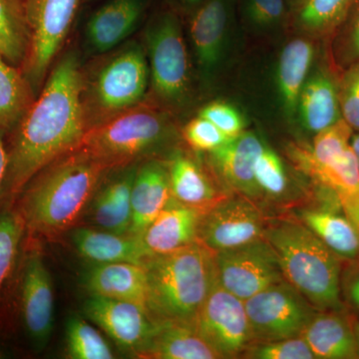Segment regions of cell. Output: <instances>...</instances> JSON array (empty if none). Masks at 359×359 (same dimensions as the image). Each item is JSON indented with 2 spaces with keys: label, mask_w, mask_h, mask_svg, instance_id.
Segmentation results:
<instances>
[{
  "label": "cell",
  "mask_w": 359,
  "mask_h": 359,
  "mask_svg": "<svg viewBox=\"0 0 359 359\" xmlns=\"http://www.w3.org/2000/svg\"><path fill=\"white\" fill-rule=\"evenodd\" d=\"M353 132L344 119L321 130L314 135L311 148L306 149L309 158L320 165L334 162L351 147Z\"/></svg>",
  "instance_id": "34"
},
{
  "label": "cell",
  "mask_w": 359,
  "mask_h": 359,
  "mask_svg": "<svg viewBox=\"0 0 359 359\" xmlns=\"http://www.w3.org/2000/svg\"><path fill=\"white\" fill-rule=\"evenodd\" d=\"M351 148H353V152L355 153L356 157L359 162V131L356 134L353 135L351 138Z\"/></svg>",
  "instance_id": "45"
},
{
  "label": "cell",
  "mask_w": 359,
  "mask_h": 359,
  "mask_svg": "<svg viewBox=\"0 0 359 359\" xmlns=\"http://www.w3.org/2000/svg\"><path fill=\"white\" fill-rule=\"evenodd\" d=\"M264 145L257 134L244 131L209 152L212 169L226 188L252 201L262 197L254 170Z\"/></svg>",
  "instance_id": "15"
},
{
  "label": "cell",
  "mask_w": 359,
  "mask_h": 359,
  "mask_svg": "<svg viewBox=\"0 0 359 359\" xmlns=\"http://www.w3.org/2000/svg\"><path fill=\"white\" fill-rule=\"evenodd\" d=\"M194 327L219 358H242L254 344L245 301L224 289L217 271Z\"/></svg>",
  "instance_id": "11"
},
{
  "label": "cell",
  "mask_w": 359,
  "mask_h": 359,
  "mask_svg": "<svg viewBox=\"0 0 359 359\" xmlns=\"http://www.w3.org/2000/svg\"><path fill=\"white\" fill-rule=\"evenodd\" d=\"M337 29L335 56L339 65L348 66L359 60V0H351L346 18Z\"/></svg>",
  "instance_id": "37"
},
{
  "label": "cell",
  "mask_w": 359,
  "mask_h": 359,
  "mask_svg": "<svg viewBox=\"0 0 359 359\" xmlns=\"http://www.w3.org/2000/svg\"><path fill=\"white\" fill-rule=\"evenodd\" d=\"M339 80L330 69H320L304 82L297 110L302 128L308 133L314 136L342 119Z\"/></svg>",
  "instance_id": "22"
},
{
  "label": "cell",
  "mask_w": 359,
  "mask_h": 359,
  "mask_svg": "<svg viewBox=\"0 0 359 359\" xmlns=\"http://www.w3.org/2000/svg\"><path fill=\"white\" fill-rule=\"evenodd\" d=\"M35 98L36 94L21 68L0 55V128L11 133Z\"/></svg>",
  "instance_id": "30"
},
{
  "label": "cell",
  "mask_w": 359,
  "mask_h": 359,
  "mask_svg": "<svg viewBox=\"0 0 359 359\" xmlns=\"http://www.w3.org/2000/svg\"><path fill=\"white\" fill-rule=\"evenodd\" d=\"M143 11L142 0H110L90 18L86 36L98 53L115 48L136 27Z\"/></svg>",
  "instance_id": "24"
},
{
  "label": "cell",
  "mask_w": 359,
  "mask_h": 359,
  "mask_svg": "<svg viewBox=\"0 0 359 359\" xmlns=\"http://www.w3.org/2000/svg\"><path fill=\"white\" fill-rule=\"evenodd\" d=\"M6 130L0 128V208L4 202V187L8 167V149H7Z\"/></svg>",
  "instance_id": "43"
},
{
  "label": "cell",
  "mask_w": 359,
  "mask_h": 359,
  "mask_svg": "<svg viewBox=\"0 0 359 359\" xmlns=\"http://www.w3.org/2000/svg\"><path fill=\"white\" fill-rule=\"evenodd\" d=\"M316 359L359 358L353 320L344 311H318L301 335Z\"/></svg>",
  "instance_id": "21"
},
{
  "label": "cell",
  "mask_w": 359,
  "mask_h": 359,
  "mask_svg": "<svg viewBox=\"0 0 359 359\" xmlns=\"http://www.w3.org/2000/svg\"><path fill=\"white\" fill-rule=\"evenodd\" d=\"M351 320H353V328L354 335H355L356 344H358V356H359V320L355 318H351Z\"/></svg>",
  "instance_id": "46"
},
{
  "label": "cell",
  "mask_w": 359,
  "mask_h": 359,
  "mask_svg": "<svg viewBox=\"0 0 359 359\" xmlns=\"http://www.w3.org/2000/svg\"><path fill=\"white\" fill-rule=\"evenodd\" d=\"M149 76L147 57L138 44L128 45L106 61L90 85L89 98L83 99L90 128L139 105Z\"/></svg>",
  "instance_id": "6"
},
{
  "label": "cell",
  "mask_w": 359,
  "mask_h": 359,
  "mask_svg": "<svg viewBox=\"0 0 359 359\" xmlns=\"http://www.w3.org/2000/svg\"><path fill=\"white\" fill-rule=\"evenodd\" d=\"M172 198L181 204L209 209L226 196H222L204 169L189 156L174 155L168 163Z\"/></svg>",
  "instance_id": "27"
},
{
  "label": "cell",
  "mask_w": 359,
  "mask_h": 359,
  "mask_svg": "<svg viewBox=\"0 0 359 359\" xmlns=\"http://www.w3.org/2000/svg\"><path fill=\"white\" fill-rule=\"evenodd\" d=\"M83 311L117 346L134 355L147 344L158 323L140 304L101 295L89 294Z\"/></svg>",
  "instance_id": "14"
},
{
  "label": "cell",
  "mask_w": 359,
  "mask_h": 359,
  "mask_svg": "<svg viewBox=\"0 0 359 359\" xmlns=\"http://www.w3.org/2000/svg\"><path fill=\"white\" fill-rule=\"evenodd\" d=\"M248 18L259 27H268L282 20L285 13L283 0H245Z\"/></svg>",
  "instance_id": "41"
},
{
  "label": "cell",
  "mask_w": 359,
  "mask_h": 359,
  "mask_svg": "<svg viewBox=\"0 0 359 359\" xmlns=\"http://www.w3.org/2000/svg\"><path fill=\"white\" fill-rule=\"evenodd\" d=\"M231 0H208L194 14L190 25L196 57L205 75L218 67L223 54Z\"/></svg>",
  "instance_id": "23"
},
{
  "label": "cell",
  "mask_w": 359,
  "mask_h": 359,
  "mask_svg": "<svg viewBox=\"0 0 359 359\" xmlns=\"http://www.w3.org/2000/svg\"><path fill=\"white\" fill-rule=\"evenodd\" d=\"M79 4L80 0H27L29 48L21 70L35 94L45 83Z\"/></svg>",
  "instance_id": "9"
},
{
  "label": "cell",
  "mask_w": 359,
  "mask_h": 359,
  "mask_svg": "<svg viewBox=\"0 0 359 359\" xmlns=\"http://www.w3.org/2000/svg\"><path fill=\"white\" fill-rule=\"evenodd\" d=\"M25 238V222L15 208L2 205L0 208V323L6 325Z\"/></svg>",
  "instance_id": "25"
},
{
  "label": "cell",
  "mask_w": 359,
  "mask_h": 359,
  "mask_svg": "<svg viewBox=\"0 0 359 359\" xmlns=\"http://www.w3.org/2000/svg\"><path fill=\"white\" fill-rule=\"evenodd\" d=\"M183 134L187 143L200 152H212L231 139L212 122L201 116L186 125Z\"/></svg>",
  "instance_id": "39"
},
{
  "label": "cell",
  "mask_w": 359,
  "mask_h": 359,
  "mask_svg": "<svg viewBox=\"0 0 359 359\" xmlns=\"http://www.w3.org/2000/svg\"><path fill=\"white\" fill-rule=\"evenodd\" d=\"M349 263L341 275V294L347 304L359 313V259Z\"/></svg>",
  "instance_id": "42"
},
{
  "label": "cell",
  "mask_w": 359,
  "mask_h": 359,
  "mask_svg": "<svg viewBox=\"0 0 359 359\" xmlns=\"http://www.w3.org/2000/svg\"><path fill=\"white\" fill-rule=\"evenodd\" d=\"M254 342L301 337L318 309L287 280L245 301Z\"/></svg>",
  "instance_id": "10"
},
{
  "label": "cell",
  "mask_w": 359,
  "mask_h": 359,
  "mask_svg": "<svg viewBox=\"0 0 359 359\" xmlns=\"http://www.w3.org/2000/svg\"><path fill=\"white\" fill-rule=\"evenodd\" d=\"M66 355L71 359H113L112 349L102 334L80 316L66 323Z\"/></svg>",
  "instance_id": "32"
},
{
  "label": "cell",
  "mask_w": 359,
  "mask_h": 359,
  "mask_svg": "<svg viewBox=\"0 0 359 359\" xmlns=\"http://www.w3.org/2000/svg\"><path fill=\"white\" fill-rule=\"evenodd\" d=\"M199 116L209 120L226 136L233 138L245 131V120L233 106L226 102L208 104Z\"/></svg>",
  "instance_id": "40"
},
{
  "label": "cell",
  "mask_w": 359,
  "mask_h": 359,
  "mask_svg": "<svg viewBox=\"0 0 359 359\" xmlns=\"http://www.w3.org/2000/svg\"><path fill=\"white\" fill-rule=\"evenodd\" d=\"M351 221L353 222L354 224H355L356 228H358L359 230V209L358 210V212H356L355 214L351 217Z\"/></svg>",
  "instance_id": "48"
},
{
  "label": "cell",
  "mask_w": 359,
  "mask_h": 359,
  "mask_svg": "<svg viewBox=\"0 0 359 359\" xmlns=\"http://www.w3.org/2000/svg\"><path fill=\"white\" fill-rule=\"evenodd\" d=\"M351 0H306L299 22L311 32L325 34L337 30L346 18Z\"/></svg>",
  "instance_id": "33"
},
{
  "label": "cell",
  "mask_w": 359,
  "mask_h": 359,
  "mask_svg": "<svg viewBox=\"0 0 359 359\" xmlns=\"http://www.w3.org/2000/svg\"><path fill=\"white\" fill-rule=\"evenodd\" d=\"M6 325L0 323V359L11 358V351L8 344H6V337L4 335V330Z\"/></svg>",
  "instance_id": "44"
},
{
  "label": "cell",
  "mask_w": 359,
  "mask_h": 359,
  "mask_svg": "<svg viewBox=\"0 0 359 359\" xmlns=\"http://www.w3.org/2000/svg\"><path fill=\"white\" fill-rule=\"evenodd\" d=\"M37 244V238L26 235L9 316L13 309L16 311L30 346L35 353H40L53 332L54 290L50 273Z\"/></svg>",
  "instance_id": "7"
},
{
  "label": "cell",
  "mask_w": 359,
  "mask_h": 359,
  "mask_svg": "<svg viewBox=\"0 0 359 359\" xmlns=\"http://www.w3.org/2000/svg\"><path fill=\"white\" fill-rule=\"evenodd\" d=\"M71 241L78 255L92 264L130 263L145 266L151 257L141 237L84 226L74 229Z\"/></svg>",
  "instance_id": "18"
},
{
  "label": "cell",
  "mask_w": 359,
  "mask_h": 359,
  "mask_svg": "<svg viewBox=\"0 0 359 359\" xmlns=\"http://www.w3.org/2000/svg\"><path fill=\"white\" fill-rule=\"evenodd\" d=\"M111 170L82 146L45 167L13 205L25 222L26 235L53 238L77 226Z\"/></svg>",
  "instance_id": "2"
},
{
  "label": "cell",
  "mask_w": 359,
  "mask_h": 359,
  "mask_svg": "<svg viewBox=\"0 0 359 359\" xmlns=\"http://www.w3.org/2000/svg\"><path fill=\"white\" fill-rule=\"evenodd\" d=\"M150 74L156 95L171 105L185 100L190 84L189 57L178 18L161 14L146 32Z\"/></svg>",
  "instance_id": "8"
},
{
  "label": "cell",
  "mask_w": 359,
  "mask_h": 359,
  "mask_svg": "<svg viewBox=\"0 0 359 359\" xmlns=\"http://www.w3.org/2000/svg\"><path fill=\"white\" fill-rule=\"evenodd\" d=\"M136 163L119 168L118 173L101 182L83 217L85 224L116 233H129L131 226V194Z\"/></svg>",
  "instance_id": "16"
},
{
  "label": "cell",
  "mask_w": 359,
  "mask_h": 359,
  "mask_svg": "<svg viewBox=\"0 0 359 359\" xmlns=\"http://www.w3.org/2000/svg\"><path fill=\"white\" fill-rule=\"evenodd\" d=\"M82 285L89 294L134 302L148 309L147 271L141 264H92L84 273Z\"/></svg>",
  "instance_id": "20"
},
{
  "label": "cell",
  "mask_w": 359,
  "mask_h": 359,
  "mask_svg": "<svg viewBox=\"0 0 359 359\" xmlns=\"http://www.w3.org/2000/svg\"><path fill=\"white\" fill-rule=\"evenodd\" d=\"M29 40L27 0H0V55L21 68Z\"/></svg>",
  "instance_id": "31"
},
{
  "label": "cell",
  "mask_w": 359,
  "mask_h": 359,
  "mask_svg": "<svg viewBox=\"0 0 359 359\" xmlns=\"http://www.w3.org/2000/svg\"><path fill=\"white\" fill-rule=\"evenodd\" d=\"M148 311L159 323L194 325L216 276L215 254L201 243L145 264Z\"/></svg>",
  "instance_id": "3"
},
{
  "label": "cell",
  "mask_w": 359,
  "mask_h": 359,
  "mask_svg": "<svg viewBox=\"0 0 359 359\" xmlns=\"http://www.w3.org/2000/svg\"><path fill=\"white\" fill-rule=\"evenodd\" d=\"M137 358L153 359H218L219 356L194 325L159 323Z\"/></svg>",
  "instance_id": "26"
},
{
  "label": "cell",
  "mask_w": 359,
  "mask_h": 359,
  "mask_svg": "<svg viewBox=\"0 0 359 359\" xmlns=\"http://www.w3.org/2000/svg\"><path fill=\"white\" fill-rule=\"evenodd\" d=\"M340 110L342 119L353 131H359V60L354 61L339 80Z\"/></svg>",
  "instance_id": "38"
},
{
  "label": "cell",
  "mask_w": 359,
  "mask_h": 359,
  "mask_svg": "<svg viewBox=\"0 0 359 359\" xmlns=\"http://www.w3.org/2000/svg\"><path fill=\"white\" fill-rule=\"evenodd\" d=\"M242 358L252 359H316L302 337L294 339L254 342Z\"/></svg>",
  "instance_id": "36"
},
{
  "label": "cell",
  "mask_w": 359,
  "mask_h": 359,
  "mask_svg": "<svg viewBox=\"0 0 359 359\" xmlns=\"http://www.w3.org/2000/svg\"><path fill=\"white\" fill-rule=\"evenodd\" d=\"M205 0H182L184 4L187 6H196L198 4H203Z\"/></svg>",
  "instance_id": "47"
},
{
  "label": "cell",
  "mask_w": 359,
  "mask_h": 359,
  "mask_svg": "<svg viewBox=\"0 0 359 359\" xmlns=\"http://www.w3.org/2000/svg\"><path fill=\"white\" fill-rule=\"evenodd\" d=\"M337 207L304 211L302 222L342 261H355L359 259V230Z\"/></svg>",
  "instance_id": "28"
},
{
  "label": "cell",
  "mask_w": 359,
  "mask_h": 359,
  "mask_svg": "<svg viewBox=\"0 0 359 359\" xmlns=\"http://www.w3.org/2000/svg\"><path fill=\"white\" fill-rule=\"evenodd\" d=\"M217 276L243 301L285 280L280 259L266 238L215 254Z\"/></svg>",
  "instance_id": "12"
},
{
  "label": "cell",
  "mask_w": 359,
  "mask_h": 359,
  "mask_svg": "<svg viewBox=\"0 0 359 359\" xmlns=\"http://www.w3.org/2000/svg\"><path fill=\"white\" fill-rule=\"evenodd\" d=\"M171 199L168 165L158 160H149L138 165L132 187L129 233L141 237Z\"/></svg>",
  "instance_id": "19"
},
{
  "label": "cell",
  "mask_w": 359,
  "mask_h": 359,
  "mask_svg": "<svg viewBox=\"0 0 359 359\" xmlns=\"http://www.w3.org/2000/svg\"><path fill=\"white\" fill-rule=\"evenodd\" d=\"M205 211L177 202L173 198L141 235L150 256L170 254L198 243Z\"/></svg>",
  "instance_id": "17"
},
{
  "label": "cell",
  "mask_w": 359,
  "mask_h": 359,
  "mask_svg": "<svg viewBox=\"0 0 359 359\" xmlns=\"http://www.w3.org/2000/svg\"><path fill=\"white\" fill-rule=\"evenodd\" d=\"M83 91L79 61L74 53L66 54L11 132L2 205H13L35 175L81 145L90 128Z\"/></svg>",
  "instance_id": "1"
},
{
  "label": "cell",
  "mask_w": 359,
  "mask_h": 359,
  "mask_svg": "<svg viewBox=\"0 0 359 359\" xmlns=\"http://www.w3.org/2000/svg\"><path fill=\"white\" fill-rule=\"evenodd\" d=\"M168 134L169 122L162 111L137 105L92 126L80 146L117 169L152 152Z\"/></svg>",
  "instance_id": "5"
},
{
  "label": "cell",
  "mask_w": 359,
  "mask_h": 359,
  "mask_svg": "<svg viewBox=\"0 0 359 359\" xmlns=\"http://www.w3.org/2000/svg\"><path fill=\"white\" fill-rule=\"evenodd\" d=\"M264 238L276 250L285 280L318 311H344L342 259L302 222L266 226Z\"/></svg>",
  "instance_id": "4"
},
{
  "label": "cell",
  "mask_w": 359,
  "mask_h": 359,
  "mask_svg": "<svg viewBox=\"0 0 359 359\" xmlns=\"http://www.w3.org/2000/svg\"><path fill=\"white\" fill-rule=\"evenodd\" d=\"M313 56V44L308 40H292L283 48L276 78L283 107L290 116L297 111V100L308 79Z\"/></svg>",
  "instance_id": "29"
},
{
  "label": "cell",
  "mask_w": 359,
  "mask_h": 359,
  "mask_svg": "<svg viewBox=\"0 0 359 359\" xmlns=\"http://www.w3.org/2000/svg\"><path fill=\"white\" fill-rule=\"evenodd\" d=\"M255 182L262 197L280 199L287 190V175L280 156L264 145L254 170Z\"/></svg>",
  "instance_id": "35"
},
{
  "label": "cell",
  "mask_w": 359,
  "mask_h": 359,
  "mask_svg": "<svg viewBox=\"0 0 359 359\" xmlns=\"http://www.w3.org/2000/svg\"><path fill=\"white\" fill-rule=\"evenodd\" d=\"M264 228L254 201L244 196H226L203 214L198 242L216 254L263 238Z\"/></svg>",
  "instance_id": "13"
}]
</instances>
